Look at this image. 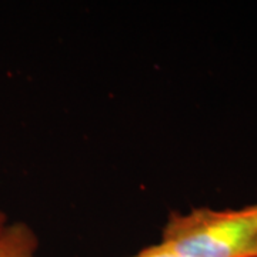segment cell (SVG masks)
<instances>
[{
    "label": "cell",
    "instance_id": "6da1fadb",
    "mask_svg": "<svg viewBox=\"0 0 257 257\" xmlns=\"http://www.w3.org/2000/svg\"><path fill=\"white\" fill-rule=\"evenodd\" d=\"M160 241L177 257H257V203L236 210L173 211Z\"/></svg>",
    "mask_w": 257,
    "mask_h": 257
},
{
    "label": "cell",
    "instance_id": "277c9868",
    "mask_svg": "<svg viewBox=\"0 0 257 257\" xmlns=\"http://www.w3.org/2000/svg\"><path fill=\"white\" fill-rule=\"evenodd\" d=\"M9 223V219H8V214L5 211L0 209V231L6 227V224Z\"/></svg>",
    "mask_w": 257,
    "mask_h": 257
},
{
    "label": "cell",
    "instance_id": "3957f363",
    "mask_svg": "<svg viewBox=\"0 0 257 257\" xmlns=\"http://www.w3.org/2000/svg\"><path fill=\"white\" fill-rule=\"evenodd\" d=\"M127 257H177L167 247L166 244H163L162 241L157 243V244H150L147 247L142 248L139 253L133 254V256H127Z\"/></svg>",
    "mask_w": 257,
    "mask_h": 257
},
{
    "label": "cell",
    "instance_id": "7a4b0ae2",
    "mask_svg": "<svg viewBox=\"0 0 257 257\" xmlns=\"http://www.w3.org/2000/svg\"><path fill=\"white\" fill-rule=\"evenodd\" d=\"M39 237L25 221L8 223L0 231V257H40Z\"/></svg>",
    "mask_w": 257,
    "mask_h": 257
}]
</instances>
